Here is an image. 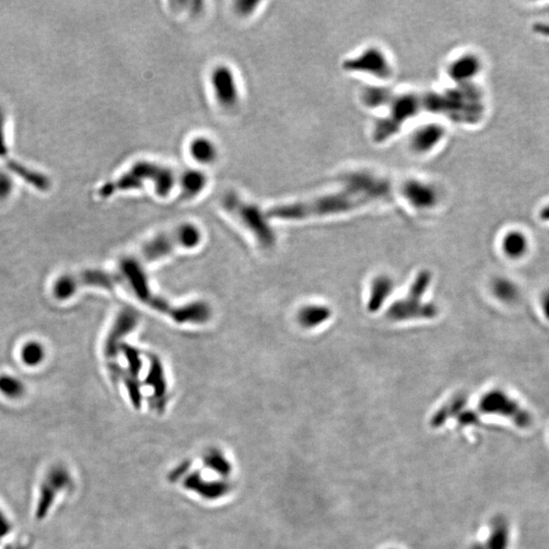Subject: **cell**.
I'll return each instance as SVG.
<instances>
[{
  "instance_id": "25",
  "label": "cell",
  "mask_w": 549,
  "mask_h": 549,
  "mask_svg": "<svg viewBox=\"0 0 549 549\" xmlns=\"http://www.w3.org/2000/svg\"><path fill=\"white\" fill-rule=\"evenodd\" d=\"M10 529H12V526H10V520L0 511V538L10 534Z\"/></svg>"
},
{
  "instance_id": "20",
  "label": "cell",
  "mask_w": 549,
  "mask_h": 549,
  "mask_svg": "<svg viewBox=\"0 0 549 549\" xmlns=\"http://www.w3.org/2000/svg\"><path fill=\"white\" fill-rule=\"evenodd\" d=\"M46 357V349L38 341H29L21 350V359L29 368H37L43 363Z\"/></svg>"
},
{
  "instance_id": "22",
  "label": "cell",
  "mask_w": 549,
  "mask_h": 549,
  "mask_svg": "<svg viewBox=\"0 0 549 549\" xmlns=\"http://www.w3.org/2000/svg\"><path fill=\"white\" fill-rule=\"evenodd\" d=\"M489 549H507L509 546V527L503 521L498 522L490 537Z\"/></svg>"
},
{
  "instance_id": "15",
  "label": "cell",
  "mask_w": 549,
  "mask_h": 549,
  "mask_svg": "<svg viewBox=\"0 0 549 549\" xmlns=\"http://www.w3.org/2000/svg\"><path fill=\"white\" fill-rule=\"evenodd\" d=\"M331 316V310L321 305H308L299 310L297 321L303 327L312 329L327 322Z\"/></svg>"
},
{
  "instance_id": "26",
  "label": "cell",
  "mask_w": 549,
  "mask_h": 549,
  "mask_svg": "<svg viewBox=\"0 0 549 549\" xmlns=\"http://www.w3.org/2000/svg\"><path fill=\"white\" fill-rule=\"evenodd\" d=\"M540 307H541L543 316H546V320L549 321V289L542 293L541 298H540Z\"/></svg>"
},
{
  "instance_id": "17",
  "label": "cell",
  "mask_w": 549,
  "mask_h": 549,
  "mask_svg": "<svg viewBox=\"0 0 549 549\" xmlns=\"http://www.w3.org/2000/svg\"><path fill=\"white\" fill-rule=\"evenodd\" d=\"M81 288L77 275L64 274L55 280L52 288L54 297L60 301L71 299Z\"/></svg>"
},
{
  "instance_id": "5",
  "label": "cell",
  "mask_w": 549,
  "mask_h": 549,
  "mask_svg": "<svg viewBox=\"0 0 549 549\" xmlns=\"http://www.w3.org/2000/svg\"><path fill=\"white\" fill-rule=\"evenodd\" d=\"M431 276L424 271L421 272L410 288L409 294L404 299L397 301L388 309V318L392 321H408L415 318H435L438 310L433 305H425L421 301L425 291L431 283Z\"/></svg>"
},
{
  "instance_id": "14",
  "label": "cell",
  "mask_w": 549,
  "mask_h": 549,
  "mask_svg": "<svg viewBox=\"0 0 549 549\" xmlns=\"http://www.w3.org/2000/svg\"><path fill=\"white\" fill-rule=\"evenodd\" d=\"M179 180L181 195L186 199L197 197L207 184V177L201 171L194 169L184 171Z\"/></svg>"
},
{
  "instance_id": "2",
  "label": "cell",
  "mask_w": 549,
  "mask_h": 549,
  "mask_svg": "<svg viewBox=\"0 0 549 549\" xmlns=\"http://www.w3.org/2000/svg\"><path fill=\"white\" fill-rule=\"evenodd\" d=\"M145 182H152L155 186L156 194L159 197H167L177 183V175L172 169L157 163L150 161L136 162L125 174L115 181L104 184L99 190L101 197H109L118 192L138 190Z\"/></svg>"
},
{
  "instance_id": "1",
  "label": "cell",
  "mask_w": 549,
  "mask_h": 549,
  "mask_svg": "<svg viewBox=\"0 0 549 549\" xmlns=\"http://www.w3.org/2000/svg\"><path fill=\"white\" fill-rule=\"evenodd\" d=\"M119 267L121 275L127 280L136 296L154 310L161 312L178 323H205L210 320L212 312L207 303L197 301L183 307H175L152 292L147 276L138 260L127 258L121 260Z\"/></svg>"
},
{
  "instance_id": "11",
  "label": "cell",
  "mask_w": 549,
  "mask_h": 549,
  "mask_svg": "<svg viewBox=\"0 0 549 549\" xmlns=\"http://www.w3.org/2000/svg\"><path fill=\"white\" fill-rule=\"evenodd\" d=\"M149 360V372L145 384L153 388V396L150 399L152 408L156 411L161 412L167 402V381L164 368L157 355L150 354Z\"/></svg>"
},
{
  "instance_id": "8",
  "label": "cell",
  "mask_w": 549,
  "mask_h": 549,
  "mask_svg": "<svg viewBox=\"0 0 549 549\" xmlns=\"http://www.w3.org/2000/svg\"><path fill=\"white\" fill-rule=\"evenodd\" d=\"M71 481V474L64 466L55 465L49 469L39 489L36 505L37 518L44 519L48 515L56 498L69 487Z\"/></svg>"
},
{
  "instance_id": "9",
  "label": "cell",
  "mask_w": 549,
  "mask_h": 549,
  "mask_svg": "<svg viewBox=\"0 0 549 549\" xmlns=\"http://www.w3.org/2000/svg\"><path fill=\"white\" fill-rule=\"evenodd\" d=\"M120 351L127 361V370H123V379L129 393L130 402L136 409H140L143 401L140 383L143 361L140 351L127 344H123Z\"/></svg>"
},
{
  "instance_id": "7",
  "label": "cell",
  "mask_w": 549,
  "mask_h": 549,
  "mask_svg": "<svg viewBox=\"0 0 549 549\" xmlns=\"http://www.w3.org/2000/svg\"><path fill=\"white\" fill-rule=\"evenodd\" d=\"M479 408L486 414L501 416L513 421L520 429H527L532 422L530 413L515 399L498 388L486 393L481 398Z\"/></svg>"
},
{
  "instance_id": "10",
  "label": "cell",
  "mask_w": 549,
  "mask_h": 549,
  "mask_svg": "<svg viewBox=\"0 0 549 549\" xmlns=\"http://www.w3.org/2000/svg\"><path fill=\"white\" fill-rule=\"evenodd\" d=\"M210 80L218 103L226 109L235 108L240 101V94L231 69L225 65L216 67Z\"/></svg>"
},
{
  "instance_id": "24",
  "label": "cell",
  "mask_w": 549,
  "mask_h": 549,
  "mask_svg": "<svg viewBox=\"0 0 549 549\" xmlns=\"http://www.w3.org/2000/svg\"><path fill=\"white\" fill-rule=\"evenodd\" d=\"M259 4V2H253V1H240L236 3V8H237L238 12H240L242 15H247L251 14L253 10H255V6Z\"/></svg>"
},
{
  "instance_id": "19",
  "label": "cell",
  "mask_w": 549,
  "mask_h": 549,
  "mask_svg": "<svg viewBox=\"0 0 549 549\" xmlns=\"http://www.w3.org/2000/svg\"><path fill=\"white\" fill-rule=\"evenodd\" d=\"M492 292L498 300L513 303L520 297V289L515 282L507 278H498L492 283Z\"/></svg>"
},
{
  "instance_id": "27",
  "label": "cell",
  "mask_w": 549,
  "mask_h": 549,
  "mask_svg": "<svg viewBox=\"0 0 549 549\" xmlns=\"http://www.w3.org/2000/svg\"><path fill=\"white\" fill-rule=\"evenodd\" d=\"M538 217H539L542 222L549 224V203L540 208L539 212H538Z\"/></svg>"
},
{
  "instance_id": "18",
  "label": "cell",
  "mask_w": 549,
  "mask_h": 549,
  "mask_svg": "<svg viewBox=\"0 0 549 549\" xmlns=\"http://www.w3.org/2000/svg\"><path fill=\"white\" fill-rule=\"evenodd\" d=\"M190 152L195 161L210 164L217 158L216 145L206 138H197L190 143Z\"/></svg>"
},
{
  "instance_id": "6",
  "label": "cell",
  "mask_w": 549,
  "mask_h": 549,
  "mask_svg": "<svg viewBox=\"0 0 549 549\" xmlns=\"http://www.w3.org/2000/svg\"><path fill=\"white\" fill-rule=\"evenodd\" d=\"M138 321V314L134 310L130 308L121 310L117 316L114 325L110 329L107 338H106L105 345H104V355H105L106 359L109 361L108 368H109L112 379L115 381L123 379V370L117 362V357L120 352L121 346L125 344L123 343V340L136 329Z\"/></svg>"
},
{
  "instance_id": "13",
  "label": "cell",
  "mask_w": 549,
  "mask_h": 549,
  "mask_svg": "<svg viewBox=\"0 0 549 549\" xmlns=\"http://www.w3.org/2000/svg\"><path fill=\"white\" fill-rule=\"evenodd\" d=\"M503 253L512 260L524 258L529 251V240L520 230H511L503 236L501 242Z\"/></svg>"
},
{
  "instance_id": "3",
  "label": "cell",
  "mask_w": 549,
  "mask_h": 549,
  "mask_svg": "<svg viewBox=\"0 0 549 549\" xmlns=\"http://www.w3.org/2000/svg\"><path fill=\"white\" fill-rule=\"evenodd\" d=\"M201 240L199 228L192 224H183L145 242L141 249L140 257L145 262H156L171 255L175 249H194Z\"/></svg>"
},
{
  "instance_id": "16",
  "label": "cell",
  "mask_w": 549,
  "mask_h": 549,
  "mask_svg": "<svg viewBox=\"0 0 549 549\" xmlns=\"http://www.w3.org/2000/svg\"><path fill=\"white\" fill-rule=\"evenodd\" d=\"M393 289L392 280L387 276H381L373 281L372 291H370L368 309L370 312H377L381 308L388 295Z\"/></svg>"
},
{
  "instance_id": "12",
  "label": "cell",
  "mask_w": 549,
  "mask_h": 549,
  "mask_svg": "<svg viewBox=\"0 0 549 549\" xmlns=\"http://www.w3.org/2000/svg\"><path fill=\"white\" fill-rule=\"evenodd\" d=\"M81 287H95L101 289H114L120 283V276L102 270H84L78 274Z\"/></svg>"
},
{
  "instance_id": "28",
  "label": "cell",
  "mask_w": 549,
  "mask_h": 549,
  "mask_svg": "<svg viewBox=\"0 0 549 549\" xmlns=\"http://www.w3.org/2000/svg\"><path fill=\"white\" fill-rule=\"evenodd\" d=\"M535 32L538 35L549 38V24H538L535 26Z\"/></svg>"
},
{
  "instance_id": "21",
  "label": "cell",
  "mask_w": 549,
  "mask_h": 549,
  "mask_svg": "<svg viewBox=\"0 0 549 549\" xmlns=\"http://www.w3.org/2000/svg\"><path fill=\"white\" fill-rule=\"evenodd\" d=\"M0 393L10 400H19L25 395L26 386L21 379L14 375H1Z\"/></svg>"
},
{
  "instance_id": "23",
  "label": "cell",
  "mask_w": 549,
  "mask_h": 549,
  "mask_svg": "<svg viewBox=\"0 0 549 549\" xmlns=\"http://www.w3.org/2000/svg\"><path fill=\"white\" fill-rule=\"evenodd\" d=\"M480 69L478 60L474 57H468L460 62L456 66V75L461 78H470L476 75L477 71Z\"/></svg>"
},
{
  "instance_id": "4",
  "label": "cell",
  "mask_w": 549,
  "mask_h": 549,
  "mask_svg": "<svg viewBox=\"0 0 549 549\" xmlns=\"http://www.w3.org/2000/svg\"><path fill=\"white\" fill-rule=\"evenodd\" d=\"M223 207L251 232L262 246L271 247L276 242L274 231L257 206L247 203L233 192L223 197Z\"/></svg>"
}]
</instances>
